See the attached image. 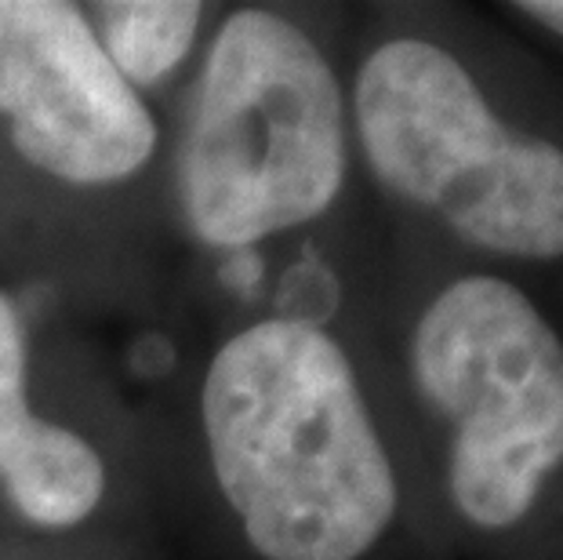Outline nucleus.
Returning a JSON list of instances; mask_svg holds the SVG:
<instances>
[{"instance_id": "39448f33", "label": "nucleus", "mask_w": 563, "mask_h": 560, "mask_svg": "<svg viewBox=\"0 0 563 560\" xmlns=\"http://www.w3.org/2000/svg\"><path fill=\"white\" fill-rule=\"evenodd\" d=\"M0 113L33 168L74 186L121 183L157 150L150 110L63 0H0Z\"/></svg>"}, {"instance_id": "9d476101", "label": "nucleus", "mask_w": 563, "mask_h": 560, "mask_svg": "<svg viewBox=\"0 0 563 560\" xmlns=\"http://www.w3.org/2000/svg\"><path fill=\"white\" fill-rule=\"evenodd\" d=\"M222 281H225V288H230V292L251 299V295L258 292V284H262L258 252H251V248H236V252H230V259L222 262Z\"/></svg>"}, {"instance_id": "20e7f679", "label": "nucleus", "mask_w": 563, "mask_h": 560, "mask_svg": "<svg viewBox=\"0 0 563 560\" xmlns=\"http://www.w3.org/2000/svg\"><path fill=\"white\" fill-rule=\"evenodd\" d=\"M411 367L451 426L459 514L512 528L563 466V339L517 284L462 277L418 320Z\"/></svg>"}, {"instance_id": "7ed1b4c3", "label": "nucleus", "mask_w": 563, "mask_h": 560, "mask_svg": "<svg viewBox=\"0 0 563 560\" xmlns=\"http://www.w3.org/2000/svg\"><path fill=\"white\" fill-rule=\"evenodd\" d=\"M353 102L386 189L437 211L484 252L563 255V150L498 121L451 52L418 37L375 47Z\"/></svg>"}, {"instance_id": "f257e3e1", "label": "nucleus", "mask_w": 563, "mask_h": 560, "mask_svg": "<svg viewBox=\"0 0 563 560\" xmlns=\"http://www.w3.org/2000/svg\"><path fill=\"white\" fill-rule=\"evenodd\" d=\"M200 408L222 495L266 560H361L389 528L397 476L350 356L320 328L241 331Z\"/></svg>"}, {"instance_id": "f03ea898", "label": "nucleus", "mask_w": 563, "mask_h": 560, "mask_svg": "<svg viewBox=\"0 0 563 560\" xmlns=\"http://www.w3.org/2000/svg\"><path fill=\"white\" fill-rule=\"evenodd\" d=\"M345 178L342 91L295 22L236 11L203 66L183 150V200L225 252L323 216Z\"/></svg>"}, {"instance_id": "1a4fd4ad", "label": "nucleus", "mask_w": 563, "mask_h": 560, "mask_svg": "<svg viewBox=\"0 0 563 560\" xmlns=\"http://www.w3.org/2000/svg\"><path fill=\"white\" fill-rule=\"evenodd\" d=\"M334 303V288L331 277L323 273L317 262H302L287 273L284 288H280V314L273 320H287V325H306V328H320V317L331 314Z\"/></svg>"}, {"instance_id": "0eeeda50", "label": "nucleus", "mask_w": 563, "mask_h": 560, "mask_svg": "<svg viewBox=\"0 0 563 560\" xmlns=\"http://www.w3.org/2000/svg\"><path fill=\"white\" fill-rule=\"evenodd\" d=\"M88 26L128 85H153L186 58L200 26V4L113 0L91 8Z\"/></svg>"}, {"instance_id": "6e6552de", "label": "nucleus", "mask_w": 563, "mask_h": 560, "mask_svg": "<svg viewBox=\"0 0 563 560\" xmlns=\"http://www.w3.org/2000/svg\"><path fill=\"white\" fill-rule=\"evenodd\" d=\"M33 408L26 397V336L22 320L0 295V462L33 426Z\"/></svg>"}, {"instance_id": "9b49d317", "label": "nucleus", "mask_w": 563, "mask_h": 560, "mask_svg": "<svg viewBox=\"0 0 563 560\" xmlns=\"http://www.w3.org/2000/svg\"><path fill=\"white\" fill-rule=\"evenodd\" d=\"M517 11L563 37V0H523V4H517Z\"/></svg>"}, {"instance_id": "423d86ee", "label": "nucleus", "mask_w": 563, "mask_h": 560, "mask_svg": "<svg viewBox=\"0 0 563 560\" xmlns=\"http://www.w3.org/2000/svg\"><path fill=\"white\" fill-rule=\"evenodd\" d=\"M11 506L44 528H69L99 506L106 466L88 440L47 419L33 426L0 462Z\"/></svg>"}]
</instances>
